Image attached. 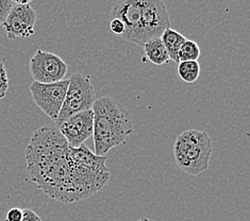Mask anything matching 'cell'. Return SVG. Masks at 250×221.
Wrapping results in <instances>:
<instances>
[{
  "label": "cell",
  "instance_id": "obj_1",
  "mask_svg": "<svg viewBox=\"0 0 250 221\" xmlns=\"http://www.w3.org/2000/svg\"><path fill=\"white\" fill-rule=\"evenodd\" d=\"M68 152L67 141L53 127L35 131L26 148L29 180L48 198L62 203L82 201Z\"/></svg>",
  "mask_w": 250,
  "mask_h": 221
},
{
  "label": "cell",
  "instance_id": "obj_2",
  "mask_svg": "<svg viewBox=\"0 0 250 221\" xmlns=\"http://www.w3.org/2000/svg\"><path fill=\"white\" fill-rule=\"evenodd\" d=\"M92 111L95 154L105 157L111 149L126 144L133 131L132 118L123 105L110 97L96 99Z\"/></svg>",
  "mask_w": 250,
  "mask_h": 221
},
{
  "label": "cell",
  "instance_id": "obj_3",
  "mask_svg": "<svg viewBox=\"0 0 250 221\" xmlns=\"http://www.w3.org/2000/svg\"><path fill=\"white\" fill-rule=\"evenodd\" d=\"M69 160L76 176L82 200L90 198L103 189L110 179L106 157H99L84 144L79 148L69 147Z\"/></svg>",
  "mask_w": 250,
  "mask_h": 221
},
{
  "label": "cell",
  "instance_id": "obj_4",
  "mask_svg": "<svg viewBox=\"0 0 250 221\" xmlns=\"http://www.w3.org/2000/svg\"><path fill=\"white\" fill-rule=\"evenodd\" d=\"M212 154L210 136L205 131L189 129L177 137L174 158L179 169L196 177L209 168Z\"/></svg>",
  "mask_w": 250,
  "mask_h": 221
},
{
  "label": "cell",
  "instance_id": "obj_5",
  "mask_svg": "<svg viewBox=\"0 0 250 221\" xmlns=\"http://www.w3.org/2000/svg\"><path fill=\"white\" fill-rule=\"evenodd\" d=\"M68 80L69 84L66 95H65L63 106L56 121L57 127L77 113L92 110L96 101L90 76L74 74Z\"/></svg>",
  "mask_w": 250,
  "mask_h": 221
},
{
  "label": "cell",
  "instance_id": "obj_6",
  "mask_svg": "<svg viewBox=\"0 0 250 221\" xmlns=\"http://www.w3.org/2000/svg\"><path fill=\"white\" fill-rule=\"evenodd\" d=\"M112 19L121 20L125 26L122 39L140 46L147 41L142 19V0H120L111 10Z\"/></svg>",
  "mask_w": 250,
  "mask_h": 221
},
{
  "label": "cell",
  "instance_id": "obj_7",
  "mask_svg": "<svg viewBox=\"0 0 250 221\" xmlns=\"http://www.w3.org/2000/svg\"><path fill=\"white\" fill-rule=\"evenodd\" d=\"M69 80H63L51 84H42L33 82L29 87L35 105L43 111L53 121L60 114Z\"/></svg>",
  "mask_w": 250,
  "mask_h": 221
},
{
  "label": "cell",
  "instance_id": "obj_8",
  "mask_svg": "<svg viewBox=\"0 0 250 221\" xmlns=\"http://www.w3.org/2000/svg\"><path fill=\"white\" fill-rule=\"evenodd\" d=\"M34 82L51 84L63 81L67 74V64L55 53L37 50L29 64Z\"/></svg>",
  "mask_w": 250,
  "mask_h": 221
},
{
  "label": "cell",
  "instance_id": "obj_9",
  "mask_svg": "<svg viewBox=\"0 0 250 221\" xmlns=\"http://www.w3.org/2000/svg\"><path fill=\"white\" fill-rule=\"evenodd\" d=\"M35 22L37 13L30 4L21 5L14 2L2 27L9 40L27 39L34 34Z\"/></svg>",
  "mask_w": 250,
  "mask_h": 221
},
{
  "label": "cell",
  "instance_id": "obj_10",
  "mask_svg": "<svg viewBox=\"0 0 250 221\" xmlns=\"http://www.w3.org/2000/svg\"><path fill=\"white\" fill-rule=\"evenodd\" d=\"M93 111H83L70 116L57 129L71 148H79L93 136Z\"/></svg>",
  "mask_w": 250,
  "mask_h": 221
},
{
  "label": "cell",
  "instance_id": "obj_11",
  "mask_svg": "<svg viewBox=\"0 0 250 221\" xmlns=\"http://www.w3.org/2000/svg\"><path fill=\"white\" fill-rule=\"evenodd\" d=\"M142 19L147 41L161 38L165 30L170 28L167 9L161 0H142Z\"/></svg>",
  "mask_w": 250,
  "mask_h": 221
},
{
  "label": "cell",
  "instance_id": "obj_12",
  "mask_svg": "<svg viewBox=\"0 0 250 221\" xmlns=\"http://www.w3.org/2000/svg\"><path fill=\"white\" fill-rule=\"evenodd\" d=\"M143 47H144L146 58L152 64L157 65V66H162V65L169 62L167 50H166L163 41L160 38L149 40Z\"/></svg>",
  "mask_w": 250,
  "mask_h": 221
},
{
  "label": "cell",
  "instance_id": "obj_13",
  "mask_svg": "<svg viewBox=\"0 0 250 221\" xmlns=\"http://www.w3.org/2000/svg\"><path fill=\"white\" fill-rule=\"evenodd\" d=\"M160 39L163 41L165 48L167 50L169 60L174 61L175 63H179L178 52H179L181 45L187 40V38L183 37L181 33L176 31V30L168 28L165 30Z\"/></svg>",
  "mask_w": 250,
  "mask_h": 221
},
{
  "label": "cell",
  "instance_id": "obj_14",
  "mask_svg": "<svg viewBox=\"0 0 250 221\" xmlns=\"http://www.w3.org/2000/svg\"><path fill=\"white\" fill-rule=\"evenodd\" d=\"M178 75L182 81L189 84L196 82L200 75V65L198 61L180 62L178 65Z\"/></svg>",
  "mask_w": 250,
  "mask_h": 221
},
{
  "label": "cell",
  "instance_id": "obj_15",
  "mask_svg": "<svg viewBox=\"0 0 250 221\" xmlns=\"http://www.w3.org/2000/svg\"><path fill=\"white\" fill-rule=\"evenodd\" d=\"M200 57V48L197 43L194 40H187L181 45L179 52H178V60L180 62L197 61Z\"/></svg>",
  "mask_w": 250,
  "mask_h": 221
},
{
  "label": "cell",
  "instance_id": "obj_16",
  "mask_svg": "<svg viewBox=\"0 0 250 221\" xmlns=\"http://www.w3.org/2000/svg\"><path fill=\"white\" fill-rule=\"evenodd\" d=\"M9 88V77L7 69L3 62H0V99H2L7 95Z\"/></svg>",
  "mask_w": 250,
  "mask_h": 221
},
{
  "label": "cell",
  "instance_id": "obj_17",
  "mask_svg": "<svg viewBox=\"0 0 250 221\" xmlns=\"http://www.w3.org/2000/svg\"><path fill=\"white\" fill-rule=\"evenodd\" d=\"M13 5L14 1L11 0H0V26L3 25Z\"/></svg>",
  "mask_w": 250,
  "mask_h": 221
},
{
  "label": "cell",
  "instance_id": "obj_18",
  "mask_svg": "<svg viewBox=\"0 0 250 221\" xmlns=\"http://www.w3.org/2000/svg\"><path fill=\"white\" fill-rule=\"evenodd\" d=\"M110 29L111 31L114 33L117 37H122L125 32V26L121 20L118 19H112L110 22Z\"/></svg>",
  "mask_w": 250,
  "mask_h": 221
},
{
  "label": "cell",
  "instance_id": "obj_19",
  "mask_svg": "<svg viewBox=\"0 0 250 221\" xmlns=\"http://www.w3.org/2000/svg\"><path fill=\"white\" fill-rule=\"evenodd\" d=\"M22 210L19 207H13L7 213V220L5 221H21Z\"/></svg>",
  "mask_w": 250,
  "mask_h": 221
},
{
  "label": "cell",
  "instance_id": "obj_20",
  "mask_svg": "<svg viewBox=\"0 0 250 221\" xmlns=\"http://www.w3.org/2000/svg\"><path fill=\"white\" fill-rule=\"evenodd\" d=\"M21 221H42V219L37 213H34L30 208H25V210H22Z\"/></svg>",
  "mask_w": 250,
  "mask_h": 221
},
{
  "label": "cell",
  "instance_id": "obj_21",
  "mask_svg": "<svg viewBox=\"0 0 250 221\" xmlns=\"http://www.w3.org/2000/svg\"><path fill=\"white\" fill-rule=\"evenodd\" d=\"M138 221H151V220L148 219V218H142V219H140V220H138Z\"/></svg>",
  "mask_w": 250,
  "mask_h": 221
}]
</instances>
